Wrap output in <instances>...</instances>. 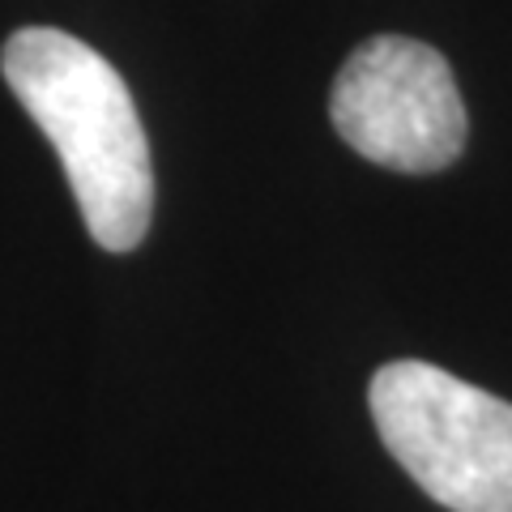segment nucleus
I'll use <instances>...</instances> for the list:
<instances>
[{"mask_svg": "<svg viewBox=\"0 0 512 512\" xmlns=\"http://www.w3.org/2000/svg\"><path fill=\"white\" fill-rule=\"evenodd\" d=\"M0 69L56 146L90 239L103 252H133L150 231L154 163L116 64L69 30L26 26L9 35Z\"/></svg>", "mask_w": 512, "mask_h": 512, "instance_id": "f257e3e1", "label": "nucleus"}, {"mask_svg": "<svg viewBox=\"0 0 512 512\" xmlns=\"http://www.w3.org/2000/svg\"><path fill=\"white\" fill-rule=\"evenodd\" d=\"M367 406L384 448L453 512H512V402L423 359L384 363Z\"/></svg>", "mask_w": 512, "mask_h": 512, "instance_id": "f03ea898", "label": "nucleus"}, {"mask_svg": "<svg viewBox=\"0 0 512 512\" xmlns=\"http://www.w3.org/2000/svg\"><path fill=\"white\" fill-rule=\"evenodd\" d=\"M338 137L376 167L427 175L466 150V103L448 60L419 39L376 35L346 56L329 94Z\"/></svg>", "mask_w": 512, "mask_h": 512, "instance_id": "7ed1b4c3", "label": "nucleus"}]
</instances>
